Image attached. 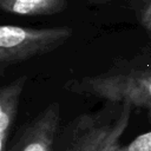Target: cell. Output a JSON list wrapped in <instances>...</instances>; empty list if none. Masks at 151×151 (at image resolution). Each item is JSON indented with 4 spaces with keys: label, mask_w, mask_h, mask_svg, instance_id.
Instances as JSON below:
<instances>
[{
    "label": "cell",
    "mask_w": 151,
    "mask_h": 151,
    "mask_svg": "<svg viewBox=\"0 0 151 151\" xmlns=\"http://www.w3.org/2000/svg\"><path fill=\"white\" fill-rule=\"evenodd\" d=\"M64 88L101 101H126L144 110L151 123V44L103 71L68 79Z\"/></svg>",
    "instance_id": "cell-1"
},
{
    "label": "cell",
    "mask_w": 151,
    "mask_h": 151,
    "mask_svg": "<svg viewBox=\"0 0 151 151\" xmlns=\"http://www.w3.org/2000/svg\"><path fill=\"white\" fill-rule=\"evenodd\" d=\"M133 109L126 101H103L99 109L78 114L60 127L54 151H125L122 138Z\"/></svg>",
    "instance_id": "cell-2"
},
{
    "label": "cell",
    "mask_w": 151,
    "mask_h": 151,
    "mask_svg": "<svg viewBox=\"0 0 151 151\" xmlns=\"http://www.w3.org/2000/svg\"><path fill=\"white\" fill-rule=\"evenodd\" d=\"M73 34L68 26L24 27L1 25L0 27V72L33 58L47 54L63 46Z\"/></svg>",
    "instance_id": "cell-3"
},
{
    "label": "cell",
    "mask_w": 151,
    "mask_h": 151,
    "mask_svg": "<svg viewBox=\"0 0 151 151\" xmlns=\"http://www.w3.org/2000/svg\"><path fill=\"white\" fill-rule=\"evenodd\" d=\"M60 120V104L50 103L15 132L7 151H54Z\"/></svg>",
    "instance_id": "cell-4"
},
{
    "label": "cell",
    "mask_w": 151,
    "mask_h": 151,
    "mask_svg": "<svg viewBox=\"0 0 151 151\" xmlns=\"http://www.w3.org/2000/svg\"><path fill=\"white\" fill-rule=\"evenodd\" d=\"M26 81L27 76H21L4 85L0 90V151H7Z\"/></svg>",
    "instance_id": "cell-5"
},
{
    "label": "cell",
    "mask_w": 151,
    "mask_h": 151,
    "mask_svg": "<svg viewBox=\"0 0 151 151\" xmlns=\"http://www.w3.org/2000/svg\"><path fill=\"white\" fill-rule=\"evenodd\" d=\"M66 7L67 0H0L2 12L25 17L54 15Z\"/></svg>",
    "instance_id": "cell-6"
},
{
    "label": "cell",
    "mask_w": 151,
    "mask_h": 151,
    "mask_svg": "<svg viewBox=\"0 0 151 151\" xmlns=\"http://www.w3.org/2000/svg\"><path fill=\"white\" fill-rule=\"evenodd\" d=\"M125 151H151V131L144 132L125 144Z\"/></svg>",
    "instance_id": "cell-7"
},
{
    "label": "cell",
    "mask_w": 151,
    "mask_h": 151,
    "mask_svg": "<svg viewBox=\"0 0 151 151\" xmlns=\"http://www.w3.org/2000/svg\"><path fill=\"white\" fill-rule=\"evenodd\" d=\"M137 17L139 24L144 27L145 31H147L151 34V0H147L143 4L140 9L138 11Z\"/></svg>",
    "instance_id": "cell-8"
},
{
    "label": "cell",
    "mask_w": 151,
    "mask_h": 151,
    "mask_svg": "<svg viewBox=\"0 0 151 151\" xmlns=\"http://www.w3.org/2000/svg\"><path fill=\"white\" fill-rule=\"evenodd\" d=\"M85 1L94 4V5H100V4H107V2H111V1H114V0H85Z\"/></svg>",
    "instance_id": "cell-9"
}]
</instances>
